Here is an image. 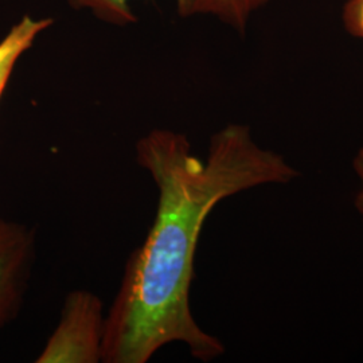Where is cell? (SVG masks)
<instances>
[{"label":"cell","mask_w":363,"mask_h":363,"mask_svg":"<svg viewBox=\"0 0 363 363\" xmlns=\"http://www.w3.org/2000/svg\"><path fill=\"white\" fill-rule=\"evenodd\" d=\"M138 163L155 182L154 225L128 259L105 319V363H147L163 346L179 342L203 362L225 352L190 308L194 259L203 223L222 199L249 189L298 178L280 154L264 150L247 125L216 132L206 159L195 155L179 132L154 130L136 144Z\"/></svg>","instance_id":"1"},{"label":"cell","mask_w":363,"mask_h":363,"mask_svg":"<svg viewBox=\"0 0 363 363\" xmlns=\"http://www.w3.org/2000/svg\"><path fill=\"white\" fill-rule=\"evenodd\" d=\"M105 319L97 295L84 289L67 294L60 322L35 362H100Z\"/></svg>","instance_id":"2"},{"label":"cell","mask_w":363,"mask_h":363,"mask_svg":"<svg viewBox=\"0 0 363 363\" xmlns=\"http://www.w3.org/2000/svg\"><path fill=\"white\" fill-rule=\"evenodd\" d=\"M34 234L0 217V328L16 315L34 257Z\"/></svg>","instance_id":"3"},{"label":"cell","mask_w":363,"mask_h":363,"mask_svg":"<svg viewBox=\"0 0 363 363\" xmlns=\"http://www.w3.org/2000/svg\"><path fill=\"white\" fill-rule=\"evenodd\" d=\"M50 25V19H33L25 16L0 42V99L18 60L31 48L39 34Z\"/></svg>","instance_id":"4"},{"label":"cell","mask_w":363,"mask_h":363,"mask_svg":"<svg viewBox=\"0 0 363 363\" xmlns=\"http://www.w3.org/2000/svg\"><path fill=\"white\" fill-rule=\"evenodd\" d=\"M272 0H195L194 13L211 15L220 22L244 31L253 13Z\"/></svg>","instance_id":"5"},{"label":"cell","mask_w":363,"mask_h":363,"mask_svg":"<svg viewBox=\"0 0 363 363\" xmlns=\"http://www.w3.org/2000/svg\"><path fill=\"white\" fill-rule=\"evenodd\" d=\"M182 16L194 15L195 0H175ZM76 9L89 10L101 21L125 26L136 22V16L130 9V0H69Z\"/></svg>","instance_id":"6"},{"label":"cell","mask_w":363,"mask_h":363,"mask_svg":"<svg viewBox=\"0 0 363 363\" xmlns=\"http://www.w3.org/2000/svg\"><path fill=\"white\" fill-rule=\"evenodd\" d=\"M342 22L350 35L363 40V0H346Z\"/></svg>","instance_id":"7"},{"label":"cell","mask_w":363,"mask_h":363,"mask_svg":"<svg viewBox=\"0 0 363 363\" xmlns=\"http://www.w3.org/2000/svg\"><path fill=\"white\" fill-rule=\"evenodd\" d=\"M352 169L355 171L358 181H359V189L355 194V199H354V205L358 211V214L361 216L363 222V148H361L357 155L354 157L352 162Z\"/></svg>","instance_id":"8"}]
</instances>
